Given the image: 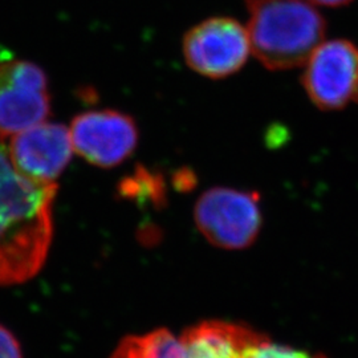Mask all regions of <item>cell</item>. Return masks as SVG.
<instances>
[{
    "label": "cell",
    "mask_w": 358,
    "mask_h": 358,
    "mask_svg": "<svg viewBox=\"0 0 358 358\" xmlns=\"http://www.w3.org/2000/svg\"><path fill=\"white\" fill-rule=\"evenodd\" d=\"M194 217L210 243L226 250H243L255 243L263 226L260 195L213 187L198 199Z\"/></svg>",
    "instance_id": "3"
},
{
    "label": "cell",
    "mask_w": 358,
    "mask_h": 358,
    "mask_svg": "<svg viewBox=\"0 0 358 358\" xmlns=\"http://www.w3.org/2000/svg\"><path fill=\"white\" fill-rule=\"evenodd\" d=\"M317 7H328V8H340L350 4L353 0H310Z\"/></svg>",
    "instance_id": "12"
},
{
    "label": "cell",
    "mask_w": 358,
    "mask_h": 358,
    "mask_svg": "<svg viewBox=\"0 0 358 358\" xmlns=\"http://www.w3.org/2000/svg\"><path fill=\"white\" fill-rule=\"evenodd\" d=\"M251 51L271 71L304 65L325 38L327 22L310 0H244Z\"/></svg>",
    "instance_id": "2"
},
{
    "label": "cell",
    "mask_w": 358,
    "mask_h": 358,
    "mask_svg": "<svg viewBox=\"0 0 358 358\" xmlns=\"http://www.w3.org/2000/svg\"><path fill=\"white\" fill-rule=\"evenodd\" d=\"M245 358H327L321 355H313L291 346L279 345L269 341L266 336L250 346L245 352Z\"/></svg>",
    "instance_id": "10"
},
{
    "label": "cell",
    "mask_w": 358,
    "mask_h": 358,
    "mask_svg": "<svg viewBox=\"0 0 358 358\" xmlns=\"http://www.w3.org/2000/svg\"><path fill=\"white\" fill-rule=\"evenodd\" d=\"M247 27L229 16L208 17L183 38V55L196 73L224 78L236 73L251 53Z\"/></svg>",
    "instance_id": "6"
},
{
    "label": "cell",
    "mask_w": 358,
    "mask_h": 358,
    "mask_svg": "<svg viewBox=\"0 0 358 358\" xmlns=\"http://www.w3.org/2000/svg\"><path fill=\"white\" fill-rule=\"evenodd\" d=\"M51 112L47 76L38 65L0 52V137L44 122Z\"/></svg>",
    "instance_id": "5"
},
{
    "label": "cell",
    "mask_w": 358,
    "mask_h": 358,
    "mask_svg": "<svg viewBox=\"0 0 358 358\" xmlns=\"http://www.w3.org/2000/svg\"><path fill=\"white\" fill-rule=\"evenodd\" d=\"M56 190V183H36L19 174L0 145V287L26 282L43 267Z\"/></svg>",
    "instance_id": "1"
},
{
    "label": "cell",
    "mask_w": 358,
    "mask_h": 358,
    "mask_svg": "<svg viewBox=\"0 0 358 358\" xmlns=\"http://www.w3.org/2000/svg\"><path fill=\"white\" fill-rule=\"evenodd\" d=\"M301 84L321 110L358 103V47L346 38L322 41L304 63Z\"/></svg>",
    "instance_id": "4"
},
{
    "label": "cell",
    "mask_w": 358,
    "mask_h": 358,
    "mask_svg": "<svg viewBox=\"0 0 358 358\" xmlns=\"http://www.w3.org/2000/svg\"><path fill=\"white\" fill-rule=\"evenodd\" d=\"M0 358H23L17 340L3 325H0Z\"/></svg>",
    "instance_id": "11"
},
{
    "label": "cell",
    "mask_w": 358,
    "mask_h": 358,
    "mask_svg": "<svg viewBox=\"0 0 358 358\" xmlns=\"http://www.w3.org/2000/svg\"><path fill=\"white\" fill-rule=\"evenodd\" d=\"M71 131L59 124H38L10 137L7 149L13 167L36 183H55L73 153Z\"/></svg>",
    "instance_id": "8"
},
{
    "label": "cell",
    "mask_w": 358,
    "mask_h": 358,
    "mask_svg": "<svg viewBox=\"0 0 358 358\" xmlns=\"http://www.w3.org/2000/svg\"><path fill=\"white\" fill-rule=\"evenodd\" d=\"M260 333L226 321H205L174 334L162 358H245Z\"/></svg>",
    "instance_id": "9"
},
{
    "label": "cell",
    "mask_w": 358,
    "mask_h": 358,
    "mask_svg": "<svg viewBox=\"0 0 358 358\" xmlns=\"http://www.w3.org/2000/svg\"><path fill=\"white\" fill-rule=\"evenodd\" d=\"M69 131L77 153L100 167L124 162L138 141L133 118L117 110H92L76 115Z\"/></svg>",
    "instance_id": "7"
}]
</instances>
